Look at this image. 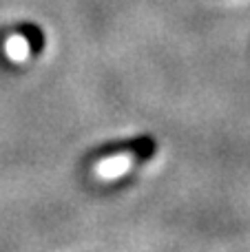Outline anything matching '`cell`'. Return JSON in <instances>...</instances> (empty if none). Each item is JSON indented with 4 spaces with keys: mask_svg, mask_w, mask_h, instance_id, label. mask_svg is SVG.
Masks as SVG:
<instances>
[{
    "mask_svg": "<svg viewBox=\"0 0 250 252\" xmlns=\"http://www.w3.org/2000/svg\"><path fill=\"white\" fill-rule=\"evenodd\" d=\"M155 153V142L149 137L137 139L133 144H126L124 148L109 153L104 157H97L91 164V175L97 182H115V179H122L135 168L137 164L151 159Z\"/></svg>",
    "mask_w": 250,
    "mask_h": 252,
    "instance_id": "cell-1",
    "label": "cell"
},
{
    "mask_svg": "<svg viewBox=\"0 0 250 252\" xmlns=\"http://www.w3.org/2000/svg\"><path fill=\"white\" fill-rule=\"evenodd\" d=\"M2 51L9 62L22 64V62H29L33 56V42H31L29 33H11L4 38Z\"/></svg>",
    "mask_w": 250,
    "mask_h": 252,
    "instance_id": "cell-2",
    "label": "cell"
}]
</instances>
